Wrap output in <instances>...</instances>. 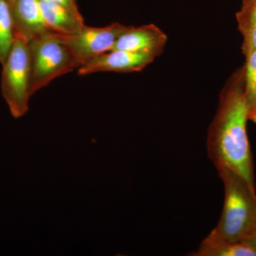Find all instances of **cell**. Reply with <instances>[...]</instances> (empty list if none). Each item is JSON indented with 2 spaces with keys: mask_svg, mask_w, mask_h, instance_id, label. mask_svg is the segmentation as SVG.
Masks as SVG:
<instances>
[{
  "mask_svg": "<svg viewBox=\"0 0 256 256\" xmlns=\"http://www.w3.org/2000/svg\"><path fill=\"white\" fill-rule=\"evenodd\" d=\"M47 28L53 34L70 35L77 33L84 26V18L53 0H38Z\"/></svg>",
  "mask_w": 256,
  "mask_h": 256,
  "instance_id": "9",
  "label": "cell"
},
{
  "mask_svg": "<svg viewBox=\"0 0 256 256\" xmlns=\"http://www.w3.org/2000/svg\"><path fill=\"white\" fill-rule=\"evenodd\" d=\"M10 3L15 34L21 35L31 42L52 33L42 16L38 0H13Z\"/></svg>",
  "mask_w": 256,
  "mask_h": 256,
  "instance_id": "8",
  "label": "cell"
},
{
  "mask_svg": "<svg viewBox=\"0 0 256 256\" xmlns=\"http://www.w3.org/2000/svg\"><path fill=\"white\" fill-rule=\"evenodd\" d=\"M244 66L226 82L214 118L208 128L207 152L216 169L228 170L256 186L254 160L247 133L248 121Z\"/></svg>",
  "mask_w": 256,
  "mask_h": 256,
  "instance_id": "1",
  "label": "cell"
},
{
  "mask_svg": "<svg viewBox=\"0 0 256 256\" xmlns=\"http://www.w3.org/2000/svg\"><path fill=\"white\" fill-rule=\"evenodd\" d=\"M156 58L154 56L148 54L111 50L82 64L78 68V74L80 76H87L99 72L132 73L140 72Z\"/></svg>",
  "mask_w": 256,
  "mask_h": 256,
  "instance_id": "6",
  "label": "cell"
},
{
  "mask_svg": "<svg viewBox=\"0 0 256 256\" xmlns=\"http://www.w3.org/2000/svg\"><path fill=\"white\" fill-rule=\"evenodd\" d=\"M218 172L225 190L223 210L208 235L228 242H244L256 228V186L230 170Z\"/></svg>",
  "mask_w": 256,
  "mask_h": 256,
  "instance_id": "2",
  "label": "cell"
},
{
  "mask_svg": "<svg viewBox=\"0 0 256 256\" xmlns=\"http://www.w3.org/2000/svg\"><path fill=\"white\" fill-rule=\"evenodd\" d=\"M191 256H256V252L246 242H232L207 236Z\"/></svg>",
  "mask_w": 256,
  "mask_h": 256,
  "instance_id": "10",
  "label": "cell"
},
{
  "mask_svg": "<svg viewBox=\"0 0 256 256\" xmlns=\"http://www.w3.org/2000/svg\"><path fill=\"white\" fill-rule=\"evenodd\" d=\"M15 40V28L11 6L8 0H0V63L9 54Z\"/></svg>",
  "mask_w": 256,
  "mask_h": 256,
  "instance_id": "13",
  "label": "cell"
},
{
  "mask_svg": "<svg viewBox=\"0 0 256 256\" xmlns=\"http://www.w3.org/2000/svg\"><path fill=\"white\" fill-rule=\"evenodd\" d=\"M168 37L152 24L134 28L131 26L118 38L112 50H128L159 56L166 45Z\"/></svg>",
  "mask_w": 256,
  "mask_h": 256,
  "instance_id": "7",
  "label": "cell"
},
{
  "mask_svg": "<svg viewBox=\"0 0 256 256\" xmlns=\"http://www.w3.org/2000/svg\"><path fill=\"white\" fill-rule=\"evenodd\" d=\"M53 1L63 5V6L72 10L74 12L77 13V14H80L78 5H77V0H53Z\"/></svg>",
  "mask_w": 256,
  "mask_h": 256,
  "instance_id": "14",
  "label": "cell"
},
{
  "mask_svg": "<svg viewBox=\"0 0 256 256\" xmlns=\"http://www.w3.org/2000/svg\"><path fill=\"white\" fill-rule=\"evenodd\" d=\"M130 26L119 23L105 28H90L85 25L74 34H54L82 66L88 60L112 50L118 38Z\"/></svg>",
  "mask_w": 256,
  "mask_h": 256,
  "instance_id": "5",
  "label": "cell"
},
{
  "mask_svg": "<svg viewBox=\"0 0 256 256\" xmlns=\"http://www.w3.org/2000/svg\"><path fill=\"white\" fill-rule=\"evenodd\" d=\"M236 20L244 38L242 54L256 50V0H242Z\"/></svg>",
  "mask_w": 256,
  "mask_h": 256,
  "instance_id": "11",
  "label": "cell"
},
{
  "mask_svg": "<svg viewBox=\"0 0 256 256\" xmlns=\"http://www.w3.org/2000/svg\"><path fill=\"white\" fill-rule=\"evenodd\" d=\"M244 77H245L246 105L248 120L256 124V50L248 52L244 54Z\"/></svg>",
  "mask_w": 256,
  "mask_h": 256,
  "instance_id": "12",
  "label": "cell"
},
{
  "mask_svg": "<svg viewBox=\"0 0 256 256\" xmlns=\"http://www.w3.org/2000/svg\"><path fill=\"white\" fill-rule=\"evenodd\" d=\"M245 242H246L256 252V228L255 230L252 232V235H250Z\"/></svg>",
  "mask_w": 256,
  "mask_h": 256,
  "instance_id": "15",
  "label": "cell"
},
{
  "mask_svg": "<svg viewBox=\"0 0 256 256\" xmlns=\"http://www.w3.org/2000/svg\"><path fill=\"white\" fill-rule=\"evenodd\" d=\"M2 66V94L13 117L18 118L28 110V101L33 95L30 42L16 34L14 44Z\"/></svg>",
  "mask_w": 256,
  "mask_h": 256,
  "instance_id": "3",
  "label": "cell"
},
{
  "mask_svg": "<svg viewBox=\"0 0 256 256\" xmlns=\"http://www.w3.org/2000/svg\"><path fill=\"white\" fill-rule=\"evenodd\" d=\"M30 50L32 94L46 87L54 79L70 73L82 66L53 33L30 42Z\"/></svg>",
  "mask_w": 256,
  "mask_h": 256,
  "instance_id": "4",
  "label": "cell"
},
{
  "mask_svg": "<svg viewBox=\"0 0 256 256\" xmlns=\"http://www.w3.org/2000/svg\"><path fill=\"white\" fill-rule=\"evenodd\" d=\"M8 2H12L13 1V0H8Z\"/></svg>",
  "mask_w": 256,
  "mask_h": 256,
  "instance_id": "16",
  "label": "cell"
}]
</instances>
